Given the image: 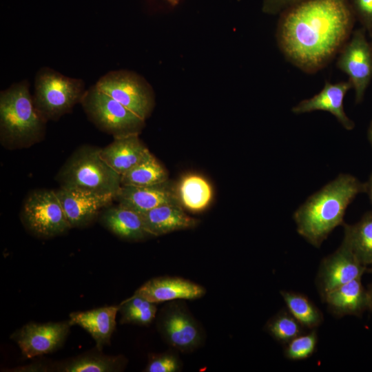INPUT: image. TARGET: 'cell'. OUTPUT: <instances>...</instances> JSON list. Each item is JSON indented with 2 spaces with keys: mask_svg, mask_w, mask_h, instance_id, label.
Listing matches in <instances>:
<instances>
[{
  "mask_svg": "<svg viewBox=\"0 0 372 372\" xmlns=\"http://www.w3.org/2000/svg\"><path fill=\"white\" fill-rule=\"evenodd\" d=\"M352 27L353 14L346 0H304L282 16L277 38L293 64L313 72L344 44Z\"/></svg>",
  "mask_w": 372,
  "mask_h": 372,
  "instance_id": "1",
  "label": "cell"
},
{
  "mask_svg": "<svg viewBox=\"0 0 372 372\" xmlns=\"http://www.w3.org/2000/svg\"><path fill=\"white\" fill-rule=\"evenodd\" d=\"M362 192H366V183L350 174L338 175L296 210L298 233L319 248L335 227L344 224L348 205Z\"/></svg>",
  "mask_w": 372,
  "mask_h": 372,
  "instance_id": "2",
  "label": "cell"
},
{
  "mask_svg": "<svg viewBox=\"0 0 372 372\" xmlns=\"http://www.w3.org/2000/svg\"><path fill=\"white\" fill-rule=\"evenodd\" d=\"M45 123L34 105L26 81L1 92L0 139L5 147H28L40 141Z\"/></svg>",
  "mask_w": 372,
  "mask_h": 372,
  "instance_id": "3",
  "label": "cell"
},
{
  "mask_svg": "<svg viewBox=\"0 0 372 372\" xmlns=\"http://www.w3.org/2000/svg\"><path fill=\"white\" fill-rule=\"evenodd\" d=\"M100 149L83 145L72 153L56 175L60 187L115 197L121 187V176L102 159Z\"/></svg>",
  "mask_w": 372,
  "mask_h": 372,
  "instance_id": "4",
  "label": "cell"
},
{
  "mask_svg": "<svg viewBox=\"0 0 372 372\" xmlns=\"http://www.w3.org/2000/svg\"><path fill=\"white\" fill-rule=\"evenodd\" d=\"M85 92L81 79L68 77L52 69L43 68L35 77L33 101L45 121H54L81 103Z\"/></svg>",
  "mask_w": 372,
  "mask_h": 372,
  "instance_id": "5",
  "label": "cell"
},
{
  "mask_svg": "<svg viewBox=\"0 0 372 372\" xmlns=\"http://www.w3.org/2000/svg\"><path fill=\"white\" fill-rule=\"evenodd\" d=\"M81 103L90 120L114 137L139 134L145 125V120L95 85L85 90Z\"/></svg>",
  "mask_w": 372,
  "mask_h": 372,
  "instance_id": "6",
  "label": "cell"
},
{
  "mask_svg": "<svg viewBox=\"0 0 372 372\" xmlns=\"http://www.w3.org/2000/svg\"><path fill=\"white\" fill-rule=\"evenodd\" d=\"M21 218L30 233L43 238L57 236L72 228L54 190L31 192L22 206Z\"/></svg>",
  "mask_w": 372,
  "mask_h": 372,
  "instance_id": "7",
  "label": "cell"
},
{
  "mask_svg": "<svg viewBox=\"0 0 372 372\" xmlns=\"http://www.w3.org/2000/svg\"><path fill=\"white\" fill-rule=\"evenodd\" d=\"M156 327L164 341L183 353L195 351L205 342L201 325L181 300L169 301L162 307Z\"/></svg>",
  "mask_w": 372,
  "mask_h": 372,
  "instance_id": "8",
  "label": "cell"
},
{
  "mask_svg": "<svg viewBox=\"0 0 372 372\" xmlns=\"http://www.w3.org/2000/svg\"><path fill=\"white\" fill-rule=\"evenodd\" d=\"M95 86L144 120L153 109L154 96L151 85L133 72H109L99 79Z\"/></svg>",
  "mask_w": 372,
  "mask_h": 372,
  "instance_id": "9",
  "label": "cell"
},
{
  "mask_svg": "<svg viewBox=\"0 0 372 372\" xmlns=\"http://www.w3.org/2000/svg\"><path fill=\"white\" fill-rule=\"evenodd\" d=\"M365 33L364 28L356 30L338 60V67L349 76L357 103L362 101L372 80V45Z\"/></svg>",
  "mask_w": 372,
  "mask_h": 372,
  "instance_id": "10",
  "label": "cell"
},
{
  "mask_svg": "<svg viewBox=\"0 0 372 372\" xmlns=\"http://www.w3.org/2000/svg\"><path fill=\"white\" fill-rule=\"evenodd\" d=\"M68 321L35 323L23 326L11 335L18 344L23 355L32 358L54 352L62 346L70 327Z\"/></svg>",
  "mask_w": 372,
  "mask_h": 372,
  "instance_id": "11",
  "label": "cell"
},
{
  "mask_svg": "<svg viewBox=\"0 0 372 372\" xmlns=\"http://www.w3.org/2000/svg\"><path fill=\"white\" fill-rule=\"evenodd\" d=\"M366 269L342 241L335 251L324 258L316 276V285L322 298L333 289L362 277Z\"/></svg>",
  "mask_w": 372,
  "mask_h": 372,
  "instance_id": "12",
  "label": "cell"
},
{
  "mask_svg": "<svg viewBox=\"0 0 372 372\" xmlns=\"http://www.w3.org/2000/svg\"><path fill=\"white\" fill-rule=\"evenodd\" d=\"M55 192L71 227L91 223L101 211L110 206L114 196L99 194L79 189L60 187Z\"/></svg>",
  "mask_w": 372,
  "mask_h": 372,
  "instance_id": "13",
  "label": "cell"
},
{
  "mask_svg": "<svg viewBox=\"0 0 372 372\" xmlns=\"http://www.w3.org/2000/svg\"><path fill=\"white\" fill-rule=\"evenodd\" d=\"M205 293L203 286L190 280L178 276H159L145 282L133 295L157 304L176 300H196Z\"/></svg>",
  "mask_w": 372,
  "mask_h": 372,
  "instance_id": "14",
  "label": "cell"
},
{
  "mask_svg": "<svg viewBox=\"0 0 372 372\" xmlns=\"http://www.w3.org/2000/svg\"><path fill=\"white\" fill-rule=\"evenodd\" d=\"M118 205L143 213L169 203H180L176 189L168 180L149 186L121 185L114 197Z\"/></svg>",
  "mask_w": 372,
  "mask_h": 372,
  "instance_id": "15",
  "label": "cell"
},
{
  "mask_svg": "<svg viewBox=\"0 0 372 372\" xmlns=\"http://www.w3.org/2000/svg\"><path fill=\"white\" fill-rule=\"evenodd\" d=\"M352 87L349 81L337 83L326 82L319 93L311 98L301 101L293 107L291 111L296 114L322 110L330 112L347 130L355 127L344 110L343 101L347 92Z\"/></svg>",
  "mask_w": 372,
  "mask_h": 372,
  "instance_id": "16",
  "label": "cell"
},
{
  "mask_svg": "<svg viewBox=\"0 0 372 372\" xmlns=\"http://www.w3.org/2000/svg\"><path fill=\"white\" fill-rule=\"evenodd\" d=\"M182 207L180 203H169L140 213L151 237L196 227L198 220L187 215Z\"/></svg>",
  "mask_w": 372,
  "mask_h": 372,
  "instance_id": "17",
  "label": "cell"
},
{
  "mask_svg": "<svg viewBox=\"0 0 372 372\" xmlns=\"http://www.w3.org/2000/svg\"><path fill=\"white\" fill-rule=\"evenodd\" d=\"M120 304L103 307L85 311H76L69 315L72 325H78L87 331L101 351L110 343L115 330L116 318Z\"/></svg>",
  "mask_w": 372,
  "mask_h": 372,
  "instance_id": "18",
  "label": "cell"
},
{
  "mask_svg": "<svg viewBox=\"0 0 372 372\" xmlns=\"http://www.w3.org/2000/svg\"><path fill=\"white\" fill-rule=\"evenodd\" d=\"M148 152L138 134H132L114 137L110 144L101 148L100 155L111 168L122 176L143 159Z\"/></svg>",
  "mask_w": 372,
  "mask_h": 372,
  "instance_id": "19",
  "label": "cell"
},
{
  "mask_svg": "<svg viewBox=\"0 0 372 372\" xmlns=\"http://www.w3.org/2000/svg\"><path fill=\"white\" fill-rule=\"evenodd\" d=\"M322 299L328 309L338 317L358 316L369 307L368 291L361 282V277L333 289Z\"/></svg>",
  "mask_w": 372,
  "mask_h": 372,
  "instance_id": "20",
  "label": "cell"
},
{
  "mask_svg": "<svg viewBox=\"0 0 372 372\" xmlns=\"http://www.w3.org/2000/svg\"><path fill=\"white\" fill-rule=\"evenodd\" d=\"M100 221L107 229L124 240L138 241L151 237L141 214L118 204L105 208Z\"/></svg>",
  "mask_w": 372,
  "mask_h": 372,
  "instance_id": "21",
  "label": "cell"
},
{
  "mask_svg": "<svg viewBox=\"0 0 372 372\" xmlns=\"http://www.w3.org/2000/svg\"><path fill=\"white\" fill-rule=\"evenodd\" d=\"M343 240L358 261L372 272V211L366 212L353 225L344 223Z\"/></svg>",
  "mask_w": 372,
  "mask_h": 372,
  "instance_id": "22",
  "label": "cell"
},
{
  "mask_svg": "<svg viewBox=\"0 0 372 372\" xmlns=\"http://www.w3.org/2000/svg\"><path fill=\"white\" fill-rule=\"evenodd\" d=\"M176 189L180 205L194 212L207 208L213 196L209 183L203 176L196 174L184 176Z\"/></svg>",
  "mask_w": 372,
  "mask_h": 372,
  "instance_id": "23",
  "label": "cell"
},
{
  "mask_svg": "<svg viewBox=\"0 0 372 372\" xmlns=\"http://www.w3.org/2000/svg\"><path fill=\"white\" fill-rule=\"evenodd\" d=\"M124 357L110 356L101 353H87L59 364L58 371L63 372H114L125 369Z\"/></svg>",
  "mask_w": 372,
  "mask_h": 372,
  "instance_id": "24",
  "label": "cell"
},
{
  "mask_svg": "<svg viewBox=\"0 0 372 372\" xmlns=\"http://www.w3.org/2000/svg\"><path fill=\"white\" fill-rule=\"evenodd\" d=\"M168 180L163 166L149 151L134 167L121 176V185L149 186Z\"/></svg>",
  "mask_w": 372,
  "mask_h": 372,
  "instance_id": "25",
  "label": "cell"
},
{
  "mask_svg": "<svg viewBox=\"0 0 372 372\" xmlns=\"http://www.w3.org/2000/svg\"><path fill=\"white\" fill-rule=\"evenodd\" d=\"M280 294L288 311L307 329H316L321 324L322 313L305 295L289 291H281Z\"/></svg>",
  "mask_w": 372,
  "mask_h": 372,
  "instance_id": "26",
  "label": "cell"
},
{
  "mask_svg": "<svg viewBox=\"0 0 372 372\" xmlns=\"http://www.w3.org/2000/svg\"><path fill=\"white\" fill-rule=\"evenodd\" d=\"M119 312L121 324L147 326L156 318L157 307L141 296L133 295L120 304Z\"/></svg>",
  "mask_w": 372,
  "mask_h": 372,
  "instance_id": "27",
  "label": "cell"
},
{
  "mask_svg": "<svg viewBox=\"0 0 372 372\" xmlns=\"http://www.w3.org/2000/svg\"><path fill=\"white\" fill-rule=\"evenodd\" d=\"M265 328L272 338L284 345L308 330L287 309H282L272 316L267 322Z\"/></svg>",
  "mask_w": 372,
  "mask_h": 372,
  "instance_id": "28",
  "label": "cell"
},
{
  "mask_svg": "<svg viewBox=\"0 0 372 372\" xmlns=\"http://www.w3.org/2000/svg\"><path fill=\"white\" fill-rule=\"evenodd\" d=\"M318 343L316 329L309 330L285 344L284 354L291 360H302L311 357Z\"/></svg>",
  "mask_w": 372,
  "mask_h": 372,
  "instance_id": "29",
  "label": "cell"
},
{
  "mask_svg": "<svg viewBox=\"0 0 372 372\" xmlns=\"http://www.w3.org/2000/svg\"><path fill=\"white\" fill-rule=\"evenodd\" d=\"M174 350H168L160 353H151L144 371L146 372H178L183 366V362Z\"/></svg>",
  "mask_w": 372,
  "mask_h": 372,
  "instance_id": "30",
  "label": "cell"
},
{
  "mask_svg": "<svg viewBox=\"0 0 372 372\" xmlns=\"http://www.w3.org/2000/svg\"><path fill=\"white\" fill-rule=\"evenodd\" d=\"M353 2L364 29L372 34V0H353Z\"/></svg>",
  "mask_w": 372,
  "mask_h": 372,
  "instance_id": "31",
  "label": "cell"
},
{
  "mask_svg": "<svg viewBox=\"0 0 372 372\" xmlns=\"http://www.w3.org/2000/svg\"><path fill=\"white\" fill-rule=\"evenodd\" d=\"M304 0H265L262 11L265 13L276 14L286 8L293 6Z\"/></svg>",
  "mask_w": 372,
  "mask_h": 372,
  "instance_id": "32",
  "label": "cell"
},
{
  "mask_svg": "<svg viewBox=\"0 0 372 372\" xmlns=\"http://www.w3.org/2000/svg\"><path fill=\"white\" fill-rule=\"evenodd\" d=\"M366 192L368 193L370 201L372 205V172L369 176L368 182L366 183Z\"/></svg>",
  "mask_w": 372,
  "mask_h": 372,
  "instance_id": "33",
  "label": "cell"
},
{
  "mask_svg": "<svg viewBox=\"0 0 372 372\" xmlns=\"http://www.w3.org/2000/svg\"><path fill=\"white\" fill-rule=\"evenodd\" d=\"M367 291H368L369 298V309L372 311V283L371 284L370 287L367 289Z\"/></svg>",
  "mask_w": 372,
  "mask_h": 372,
  "instance_id": "34",
  "label": "cell"
},
{
  "mask_svg": "<svg viewBox=\"0 0 372 372\" xmlns=\"http://www.w3.org/2000/svg\"><path fill=\"white\" fill-rule=\"evenodd\" d=\"M369 138L371 144L372 145V122L369 128Z\"/></svg>",
  "mask_w": 372,
  "mask_h": 372,
  "instance_id": "35",
  "label": "cell"
},
{
  "mask_svg": "<svg viewBox=\"0 0 372 372\" xmlns=\"http://www.w3.org/2000/svg\"><path fill=\"white\" fill-rule=\"evenodd\" d=\"M172 5H176L178 0H167Z\"/></svg>",
  "mask_w": 372,
  "mask_h": 372,
  "instance_id": "36",
  "label": "cell"
},
{
  "mask_svg": "<svg viewBox=\"0 0 372 372\" xmlns=\"http://www.w3.org/2000/svg\"><path fill=\"white\" fill-rule=\"evenodd\" d=\"M371 45H372V41L371 42Z\"/></svg>",
  "mask_w": 372,
  "mask_h": 372,
  "instance_id": "37",
  "label": "cell"
}]
</instances>
